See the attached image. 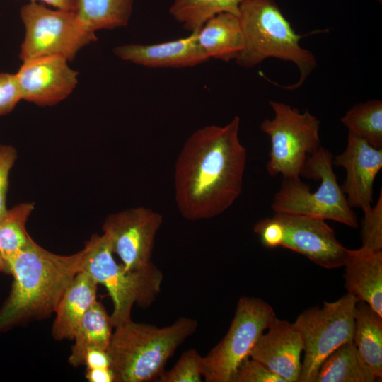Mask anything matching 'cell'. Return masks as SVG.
Segmentation results:
<instances>
[{
	"instance_id": "6da1fadb",
	"label": "cell",
	"mask_w": 382,
	"mask_h": 382,
	"mask_svg": "<svg viewBox=\"0 0 382 382\" xmlns=\"http://www.w3.org/2000/svg\"><path fill=\"white\" fill-rule=\"evenodd\" d=\"M240 117L224 126L195 131L175 164V199L190 221L214 218L228 209L243 190L247 151L239 140Z\"/></svg>"
},
{
	"instance_id": "7a4b0ae2",
	"label": "cell",
	"mask_w": 382,
	"mask_h": 382,
	"mask_svg": "<svg viewBox=\"0 0 382 382\" xmlns=\"http://www.w3.org/2000/svg\"><path fill=\"white\" fill-rule=\"evenodd\" d=\"M83 251L51 253L31 238L5 266L13 277L10 295L0 310V332L29 318L54 312L63 293L81 271Z\"/></svg>"
},
{
	"instance_id": "3957f363",
	"label": "cell",
	"mask_w": 382,
	"mask_h": 382,
	"mask_svg": "<svg viewBox=\"0 0 382 382\" xmlns=\"http://www.w3.org/2000/svg\"><path fill=\"white\" fill-rule=\"evenodd\" d=\"M115 328L107 349L115 382H148L163 373L167 361L196 331L197 322L180 317L159 328L131 319Z\"/></svg>"
},
{
	"instance_id": "277c9868",
	"label": "cell",
	"mask_w": 382,
	"mask_h": 382,
	"mask_svg": "<svg viewBox=\"0 0 382 382\" xmlns=\"http://www.w3.org/2000/svg\"><path fill=\"white\" fill-rule=\"evenodd\" d=\"M238 18L243 35V47L235 59L236 64L251 68L265 59L274 57L294 63L300 76L296 83L286 87H300L316 67V57L299 43L296 34L274 0H243Z\"/></svg>"
},
{
	"instance_id": "5b68a950",
	"label": "cell",
	"mask_w": 382,
	"mask_h": 382,
	"mask_svg": "<svg viewBox=\"0 0 382 382\" xmlns=\"http://www.w3.org/2000/svg\"><path fill=\"white\" fill-rule=\"evenodd\" d=\"M332 159V154L320 146L306 161L301 175L320 182L315 192L300 178H283L272 199L274 212L332 220L357 228V217L337 183Z\"/></svg>"
},
{
	"instance_id": "8992f818",
	"label": "cell",
	"mask_w": 382,
	"mask_h": 382,
	"mask_svg": "<svg viewBox=\"0 0 382 382\" xmlns=\"http://www.w3.org/2000/svg\"><path fill=\"white\" fill-rule=\"evenodd\" d=\"M81 270L89 274L108 290L113 303L110 316L115 327L131 320L134 304L151 306L161 290L162 272L151 262L136 270H126L113 257L108 237L93 235L86 243Z\"/></svg>"
},
{
	"instance_id": "52a82bcc",
	"label": "cell",
	"mask_w": 382,
	"mask_h": 382,
	"mask_svg": "<svg viewBox=\"0 0 382 382\" xmlns=\"http://www.w3.org/2000/svg\"><path fill=\"white\" fill-rule=\"evenodd\" d=\"M20 17L25 28L19 52L22 62L49 56L70 62L83 47L97 40L96 33L88 30L71 10L30 1L21 7Z\"/></svg>"
},
{
	"instance_id": "ba28073f",
	"label": "cell",
	"mask_w": 382,
	"mask_h": 382,
	"mask_svg": "<svg viewBox=\"0 0 382 382\" xmlns=\"http://www.w3.org/2000/svg\"><path fill=\"white\" fill-rule=\"evenodd\" d=\"M274 116L265 119L260 129L270 139L266 170L271 176L300 178L309 156L321 146L320 121L308 110L301 112L291 106L270 100Z\"/></svg>"
},
{
	"instance_id": "9c48e42d",
	"label": "cell",
	"mask_w": 382,
	"mask_h": 382,
	"mask_svg": "<svg viewBox=\"0 0 382 382\" xmlns=\"http://www.w3.org/2000/svg\"><path fill=\"white\" fill-rule=\"evenodd\" d=\"M357 301L347 293L335 301H324L321 308L303 311L293 323L303 343L299 382H315L323 360L342 344L352 340Z\"/></svg>"
},
{
	"instance_id": "30bf717a",
	"label": "cell",
	"mask_w": 382,
	"mask_h": 382,
	"mask_svg": "<svg viewBox=\"0 0 382 382\" xmlns=\"http://www.w3.org/2000/svg\"><path fill=\"white\" fill-rule=\"evenodd\" d=\"M272 307L259 298L243 296L223 339L203 357L207 382H233L240 365L250 357L260 335L275 317Z\"/></svg>"
},
{
	"instance_id": "8fae6325",
	"label": "cell",
	"mask_w": 382,
	"mask_h": 382,
	"mask_svg": "<svg viewBox=\"0 0 382 382\" xmlns=\"http://www.w3.org/2000/svg\"><path fill=\"white\" fill-rule=\"evenodd\" d=\"M162 222L159 213L143 207L107 216L103 225V233L126 270H139L152 262L154 241Z\"/></svg>"
},
{
	"instance_id": "7c38bea8",
	"label": "cell",
	"mask_w": 382,
	"mask_h": 382,
	"mask_svg": "<svg viewBox=\"0 0 382 382\" xmlns=\"http://www.w3.org/2000/svg\"><path fill=\"white\" fill-rule=\"evenodd\" d=\"M282 224L284 237L280 247L298 253L326 268L342 267L348 250L337 239L325 220L296 214L274 213Z\"/></svg>"
},
{
	"instance_id": "4fadbf2b",
	"label": "cell",
	"mask_w": 382,
	"mask_h": 382,
	"mask_svg": "<svg viewBox=\"0 0 382 382\" xmlns=\"http://www.w3.org/2000/svg\"><path fill=\"white\" fill-rule=\"evenodd\" d=\"M16 76L21 99L42 107L54 105L68 98L79 81V73L59 56L24 61Z\"/></svg>"
},
{
	"instance_id": "5bb4252c",
	"label": "cell",
	"mask_w": 382,
	"mask_h": 382,
	"mask_svg": "<svg viewBox=\"0 0 382 382\" xmlns=\"http://www.w3.org/2000/svg\"><path fill=\"white\" fill-rule=\"evenodd\" d=\"M332 164L346 172L341 189L350 207L364 210L371 207L374 180L382 168V149L349 132L346 149L333 156Z\"/></svg>"
},
{
	"instance_id": "9a60e30c",
	"label": "cell",
	"mask_w": 382,
	"mask_h": 382,
	"mask_svg": "<svg viewBox=\"0 0 382 382\" xmlns=\"http://www.w3.org/2000/svg\"><path fill=\"white\" fill-rule=\"evenodd\" d=\"M267 330L258 338L249 357L262 363L284 382H299L303 349L301 333L293 323L276 316Z\"/></svg>"
},
{
	"instance_id": "2e32d148",
	"label": "cell",
	"mask_w": 382,
	"mask_h": 382,
	"mask_svg": "<svg viewBox=\"0 0 382 382\" xmlns=\"http://www.w3.org/2000/svg\"><path fill=\"white\" fill-rule=\"evenodd\" d=\"M113 52L124 61L152 68L193 66L209 59L199 43L197 32L161 43L120 45Z\"/></svg>"
},
{
	"instance_id": "e0dca14e",
	"label": "cell",
	"mask_w": 382,
	"mask_h": 382,
	"mask_svg": "<svg viewBox=\"0 0 382 382\" xmlns=\"http://www.w3.org/2000/svg\"><path fill=\"white\" fill-rule=\"evenodd\" d=\"M343 266L347 293L382 316V250L349 249Z\"/></svg>"
},
{
	"instance_id": "ac0fdd59",
	"label": "cell",
	"mask_w": 382,
	"mask_h": 382,
	"mask_svg": "<svg viewBox=\"0 0 382 382\" xmlns=\"http://www.w3.org/2000/svg\"><path fill=\"white\" fill-rule=\"evenodd\" d=\"M98 283L81 270L63 293L54 312L52 334L58 340H73L83 315L96 301Z\"/></svg>"
},
{
	"instance_id": "d6986e66",
	"label": "cell",
	"mask_w": 382,
	"mask_h": 382,
	"mask_svg": "<svg viewBox=\"0 0 382 382\" xmlns=\"http://www.w3.org/2000/svg\"><path fill=\"white\" fill-rule=\"evenodd\" d=\"M197 37L209 59L235 60L243 47L238 16L230 13H221L209 18L197 32Z\"/></svg>"
},
{
	"instance_id": "ffe728a7",
	"label": "cell",
	"mask_w": 382,
	"mask_h": 382,
	"mask_svg": "<svg viewBox=\"0 0 382 382\" xmlns=\"http://www.w3.org/2000/svg\"><path fill=\"white\" fill-rule=\"evenodd\" d=\"M352 341L373 374L381 380L382 316L361 301L354 307Z\"/></svg>"
},
{
	"instance_id": "44dd1931",
	"label": "cell",
	"mask_w": 382,
	"mask_h": 382,
	"mask_svg": "<svg viewBox=\"0 0 382 382\" xmlns=\"http://www.w3.org/2000/svg\"><path fill=\"white\" fill-rule=\"evenodd\" d=\"M113 327L110 316L96 300L86 311L76 328L69 362L74 366L83 364L85 354L91 348L107 350Z\"/></svg>"
},
{
	"instance_id": "7402d4cb",
	"label": "cell",
	"mask_w": 382,
	"mask_h": 382,
	"mask_svg": "<svg viewBox=\"0 0 382 382\" xmlns=\"http://www.w3.org/2000/svg\"><path fill=\"white\" fill-rule=\"evenodd\" d=\"M376 380L351 340L337 347L323 360L315 382H374Z\"/></svg>"
},
{
	"instance_id": "603a6c76",
	"label": "cell",
	"mask_w": 382,
	"mask_h": 382,
	"mask_svg": "<svg viewBox=\"0 0 382 382\" xmlns=\"http://www.w3.org/2000/svg\"><path fill=\"white\" fill-rule=\"evenodd\" d=\"M71 11L90 31L127 25L134 0H70Z\"/></svg>"
},
{
	"instance_id": "cb8c5ba5",
	"label": "cell",
	"mask_w": 382,
	"mask_h": 382,
	"mask_svg": "<svg viewBox=\"0 0 382 382\" xmlns=\"http://www.w3.org/2000/svg\"><path fill=\"white\" fill-rule=\"evenodd\" d=\"M243 0H174L170 13L191 33L198 32L212 17L221 13L238 16Z\"/></svg>"
},
{
	"instance_id": "d4e9b609",
	"label": "cell",
	"mask_w": 382,
	"mask_h": 382,
	"mask_svg": "<svg viewBox=\"0 0 382 382\" xmlns=\"http://www.w3.org/2000/svg\"><path fill=\"white\" fill-rule=\"evenodd\" d=\"M33 209L34 203L23 202L6 209L0 216V255L5 266L30 241L25 224Z\"/></svg>"
},
{
	"instance_id": "484cf974",
	"label": "cell",
	"mask_w": 382,
	"mask_h": 382,
	"mask_svg": "<svg viewBox=\"0 0 382 382\" xmlns=\"http://www.w3.org/2000/svg\"><path fill=\"white\" fill-rule=\"evenodd\" d=\"M349 132L376 149H382V102L370 100L353 105L341 118Z\"/></svg>"
},
{
	"instance_id": "4316f807",
	"label": "cell",
	"mask_w": 382,
	"mask_h": 382,
	"mask_svg": "<svg viewBox=\"0 0 382 382\" xmlns=\"http://www.w3.org/2000/svg\"><path fill=\"white\" fill-rule=\"evenodd\" d=\"M203 373V357L194 349L183 352L174 366L157 378L158 382H200Z\"/></svg>"
},
{
	"instance_id": "83f0119b",
	"label": "cell",
	"mask_w": 382,
	"mask_h": 382,
	"mask_svg": "<svg viewBox=\"0 0 382 382\" xmlns=\"http://www.w3.org/2000/svg\"><path fill=\"white\" fill-rule=\"evenodd\" d=\"M361 220V247L373 250H382V192L374 206L364 210Z\"/></svg>"
},
{
	"instance_id": "f1b7e54d",
	"label": "cell",
	"mask_w": 382,
	"mask_h": 382,
	"mask_svg": "<svg viewBox=\"0 0 382 382\" xmlns=\"http://www.w3.org/2000/svg\"><path fill=\"white\" fill-rule=\"evenodd\" d=\"M233 382H284L262 363L250 357L238 367Z\"/></svg>"
},
{
	"instance_id": "f546056e",
	"label": "cell",
	"mask_w": 382,
	"mask_h": 382,
	"mask_svg": "<svg viewBox=\"0 0 382 382\" xmlns=\"http://www.w3.org/2000/svg\"><path fill=\"white\" fill-rule=\"evenodd\" d=\"M21 100L16 74L0 72V117L11 112Z\"/></svg>"
},
{
	"instance_id": "4dcf8cb0",
	"label": "cell",
	"mask_w": 382,
	"mask_h": 382,
	"mask_svg": "<svg viewBox=\"0 0 382 382\" xmlns=\"http://www.w3.org/2000/svg\"><path fill=\"white\" fill-rule=\"evenodd\" d=\"M253 231L260 236L261 243L269 248L280 247L284 240V226L274 215L260 220L255 224Z\"/></svg>"
},
{
	"instance_id": "1f68e13d",
	"label": "cell",
	"mask_w": 382,
	"mask_h": 382,
	"mask_svg": "<svg viewBox=\"0 0 382 382\" xmlns=\"http://www.w3.org/2000/svg\"><path fill=\"white\" fill-rule=\"evenodd\" d=\"M17 158L16 149L0 144V216L6 210V202L10 171Z\"/></svg>"
},
{
	"instance_id": "d6a6232c",
	"label": "cell",
	"mask_w": 382,
	"mask_h": 382,
	"mask_svg": "<svg viewBox=\"0 0 382 382\" xmlns=\"http://www.w3.org/2000/svg\"><path fill=\"white\" fill-rule=\"evenodd\" d=\"M83 364L87 369L111 368V360L107 350L91 348L85 354Z\"/></svg>"
},
{
	"instance_id": "836d02e7",
	"label": "cell",
	"mask_w": 382,
	"mask_h": 382,
	"mask_svg": "<svg viewBox=\"0 0 382 382\" xmlns=\"http://www.w3.org/2000/svg\"><path fill=\"white\" fill-rule=\"evenodd\" d=\"M86 378L90 382H115L111 368L86 369Z\"/></svg>"
},
{
	"instance_id": "e575fe53",
	"label": "cell",
	"mask_w": 382,
	"mask_h": 382,
	"mask_svg": "<svg viewBox=\"0 0 382 382\" xmlns=\"http://www.w3.org/2000/svg\"><path fill=\"white\" fill-rule=\"evenodd\" d=\"M30 2H39L54 8L71 10L70 0H30Z\"/></svg>"
},
{
	"instance_id": "d590c367",
	"label": "cell",
	"mask_w": 382,
	"mask_h": 382,
	"mask_svg": "<svg viewBox=\"0 0 382 382\" xmlns=\"http://www.w3.org/2000/svg\"><path fill=\"white\" fill-rule=\"evenodd\" d=\"M2 270H5V263L1 255H0V272Z\"/></svg>"
},
{
	"instance_id": "8d00e7d4",
	"label": "cell",
	"mask_w": 382,
	"mask_h": 382,
	"mask_svg": "<svg viewBox=\"0 0 382 382\" xmlns=\"http://www.w3.org/2000/svg\"><path fill=\"white\" fill-rule=\"evenodd\" d=\"M376 1L381 4L382 0H376Z\"/></svg>"
}]
</instances>
